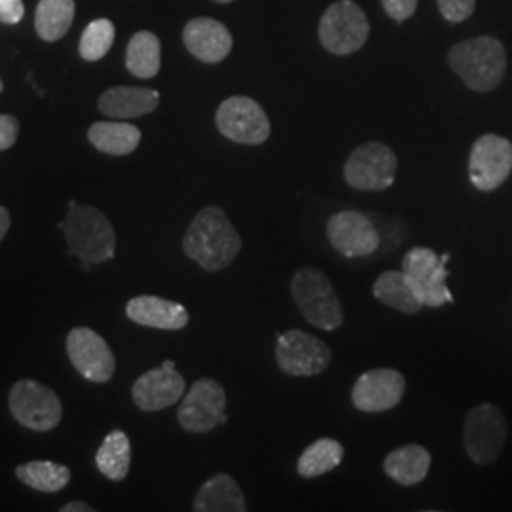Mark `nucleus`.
Listing matches in <instances>:
<instances>
[{
    "label": "nucleus",
    "mask_w": 512,
    "mask_h": 512,
    "mask_svg": "<svg viewBox=\"0 0 512 512\" xmlns=\"http://www.w3.org/2000/svg\"><path fill=\"white\" fill-rule=\"evenodd\" d=\"M184 255L207 272L228 268L241 251V236L219 207H203L183 239Z\"/></svg>",
    "instance_id": "nucleus-1"
},
{
    "label": "nucleus",
    "mask_w": 512,
    "mask_h": 512,
    "mask_svg": "<svg viewBox=\"0 0 512 512\" xmlns=\"http://www.w3.org/2000/svg\"><path fill=\"white\" fill-rule=\"evenodd\" d=\"M448 63L473 92H492L507 71V54L497 38L476 37L456 44Z\"/></svg>",
    "instance_id": "nucleus-2"
},
{
    "label": "nucleus",
    "mask_w": 512,
    "mask_h": 512,
    "mask_svg": "<svg viewBox=\"0 0 512 512\" xmlns=\"http://www.w3.org/2000/svg\"><path fill=\"white\" fill-rule=\"evenodd\" d=\"M69 243V253L82 262L101 264L114 256L116 232L110 220L92 205L69 203V213L61 222Z\"/></svg>",
    "instance_id": "nucleus-3"
},
{
    "label": "nucleus",
    "mask_w": 512,
    "mask_h": 512,
    "mask_svg": "<svg viewBox=\"0 0 512 512\" xmlns=\"http://www.w3.org/2000/svg\"><path fill=\"white\" fill-rule=\"evenodd\" d=\"M291 293L304 319L317 329H340L344 310L329 277L317 268H300L291 281Z\"/></svg>",
    "instance_id": "nucleus-4"
},
{
    "label": "nucleus",
    "mask_w": 512,
    "mask_h": 512,
    "mask_svg": "<svg viewBox=\"0 0 512 512\" xmlns=\"http://www.w3.org/2000/svg\"><path fill=\"white\" fill-rule=\"evenodd\" d=\"M370 35L365 12L353 0H338L323 14L319 40L334 55H349L361 50Z\"/></svg>",
    "instance_id": "nucleus-5"
},
{
    "label": "nucleus",
    "mask_w": 512,
    "mask_h": 512,
    "mask_svg": "<svg viewBox=\"0 0 512 512\" xmlns=\"http://www.w3.org/2000/svg\"><path fill=\"white\" fill-rule=\"evenodd\" d=\"M507 440V420L494 404H478L469 410L463 425L467 456L478 465H490L501 456Z\"/></svg>",
    "instance_id": "nucleus-6"
},
{
    "label": "nucleus",
    "mask_w": 512,
    "mask_h": 512,
    "mask_svg": "<svg viewBox=\"0 0 512 512\" xmlns=\"http://www.w3.org/2000/svg\"><path fill=\"white\" fill-rule=\"evenodd\" d=\"M8 404L14 418L37 433L52 431L63 418V406L54 389L35 380H19L14 384Z\"/></svg>",
    "instance_id": "nucleus-7"
},
{
    "label": "nucleus",
    "mask_w": 512,
    "mask_h": 512,
    "mask_svg": "<svg viewBox=\"0 0 512 512\" xmlns=\"http://www.w3.org/2000/svg\"><path fill=\"white\" fill-rule=\"evenodd\" d=\"M397 154L384 143H366L349 154L344 177L351 188L382 192L397 179Z\"/></svg>",
    "instance_id": "nucleus-8"
},
{
    "label": "nucleus",
    "mask_w": 512,
    "mask_h": 512,
    "mask_svg": "<svg viewBox=\"0 0 512 512\" xmlns=\"http://www.w3.org/2000/svg\"><path fill=\"white\" fill-rule=\"evenodd\" d=\"M220 133L239 145H262L270 137V120L251 97L236 95L226 99L215 116Z\"/></svg>",
    "instance_id": "nucleus-9"
},
{
    "label": "nucleus",
    "mask_w": 512,
    "mask_h": 512,
    "mask_svg": "<svg viewBox=\"0 0 512 512\" xmlns=\"http://www.w3.org/2000/svg\"><path fill=\"white\" fill-rule=\"evenodd\" d=\"M279 368L289 376H317L330 365V348L317 336L304 330H287L279 336L275 346Z\"/></svg>",
    "instance_id": "nucleus-10"
},
{
    "label": "nucleus",
    "mask_w": 512,
    "mask_h": 512,
    "mask_svg": "<svg viewBox=\"0 0 512 512\" xmlns=\"http://www.w3.org/2000/svg\"><path fill=\"white\" fill-rule=\"evenodd\" d=\"M226 391L211 378H202L184 395L177 420L188 433H209L226 423Z\"/></svg>",
    "instance_id": "nucleus-11"
},
{
    "label": "nucleus",
    "mask_w": 512,
    "mask_h": 512,
    "mask_svg": "<svg viewBox=\"0 0 512 512\" xmlns=\"http://www.w3.org/2000/svg\"><path fill=\"white\" fill-rule=\"evenodd\" d=\"M512 143L494 133L482 135L469 156V179L480 192H492L509 179Z\"/></svg>",
    "instance_id": "nucleus-12"
},
{
    "label": "nucleus",
    "mask_w": 512,
    "mask_h": 512,
    "mask_svg": "<svg viewBox=\"0 0 512 512\" xmlns=\"http://www.w3.org/2000/svg\"><path fill=\"white\" fill-rule=\"evenodd\" d=\"M450 255L439 256L427 247H412L403 258V272L410 275L420 287L423 304L427 308H440L454 302V296L446 287Z\"/></svg>",
    "instance_id": "nucleus-13"
},
{
    "label": "nucleus",
    "mask_w": 512,
    "mask_h": 512,
    "mask_svg": "<svg viewBox=\"0 0 512 512\" xmlns=\"http://www.w3.org/2000/svg\"><path fill=\"white\" fill-rule=\"evenodd\" d=\"M67 355L74 368L93 384H107L114 376L116 359L105 338L88 327H76L67 336Z\"/></svg>",
    "instance_id": "nucleus-14"
},
{
    "label": "nucleus",
    "mask_w": 512,
    "mask_h": 512,
    "mask_svg": "<svg viewBox=\"0 0 512 512\" xmlns=\"http://www.w3.org/2000/svg\"><path fill=\"white\" fill-rule=\"evenodd\" d=\"M406 380L399 370L374 368L368 370L351 389V403L366 414H380L403 401Z\"/></svg>",
    "instance_id": "nucleus-15"
},
{
    "label": "nucleus",
    "mask_w": 512,
    "mask_h": 512,
    "mask_svg": "<svg viewBox=\"0 0 512 512\" xmlns=\"http://www.w3.org/2000/svg\"><path fill=\"white\" fill-rule=\"evenodd\" d=\"M330 245L348 258L372 255L380 247V234L372 220L359 211H342L327 222Z\"/></svg>",
    "instance_id": "nucleus-16"
},
{
    "label": "nucleus",
    "mask_w": 512,
    "mask_h": 512,
    "mask_svg": "<svg viewBox=\"0 0 512 512\" xmlns=\"http://www.w3.org/2000/svg\"><path fill=\"white\" fill-rule=\"evenodd\" d=\"M184 378L175 368H152L145 372L131 389L133 401L143 412H160L184 397Z\"/></svg>",
    "instance_id": "nucleus-17"
},
{
    "label": "nucleus",
    "mask_w": 512,
    "mask_h": 512,
    "mask_svg": "<svg viewBox=\"0 0 512 512\" xmlns=\"http://www.w3.org/2000/svg\"><path fill=\"white\" fill-rule=\"evenodd\" d=\"M186 50L203 63H220L232 52V35L213 18L190 19L183 31Z\"/></svg>",
    "instance_id": "nucleus-18"
},
{
    "label": "nucleus",
    "mask_w": 512,
    "mask_h": 512,
    "mask_svg": "<svg viewBox=\"0 0 512 512\" xmlns=\"http://www.w3.org/2000/svg\"><path fill=\"white\" fill-rule=\"evenodd\" d=\"M129 321L150 329L181 330L188 325L190 315L181 304L160 296H135L126 306Z\"/></svg>",
    "instance_id": "nucleus-19"
},
{
    "label": "nucleus",
    "mask_w": 512,
    "mask_h": 512,
    "mask_svg": "<svg viewBox=\"0 0 512 512\" xmlns=\"http://www.w3.org/2000/svg\"><path fill=\"white\" fill-rule=\"evenodd\" d=\"M160 105V93L150 88L116 86L99 97V112L114 120H131L150 114Z\"/></svg>",
    "instance_id": "nucleus-20"
},
{
    "label": "nucleus",
    "mask_w": 512,
    "mask_h": 512,
    "mask_svg": "<svg viewBox=\"0 0 512 512\" xmlns=\"http://www.w3.org/2000/svg\"><path fill=\"white\" fill-rule=\"evenodd\" d=\"M372 291L382 304L408 315L425 308L418 283L404 272H385L376 279Z\"/></svg>",
    "instance_id": "nucleus-21"
},
{
    "label": "nucleus",
    "mask_w": 512,
    "mask_h": 512,
    "mask_svg": "<svg viewBox=\"0 0 512 512\" xmlns=\"http://www.w3.org/2000/svg\"><path fill=\"white\" fill-rule=\"evenodd\" d=\"M431 454L421 444H406L384 459L385 475L404 488L416 486L429 473Z\"/></svg>",
    "instance_id": "nucleus-22"
},
{
    "label": "nucleus",
    "mask_w": 512,
    "mask_h": 512,
    "mask_svg": "<svg viewBox=\"0 0 512 512\" xmlns=\"http://www.w3.org/2000/svg\"><path fill=\"white\" fill-rule=\"evenodd\" d=\"M196 512H245L247 503L238 482L230 475L209 478L194 499Z\"/></svg>",
    "instance_id": "nucleus-23"
},
{
    "label": "nucleus",
    "mask_w": 512,
    "mask_h": 512,
    "mask_svg": "<svg viewBox=\"0 0 512 512\" xmlns=\"http://www.w3.org/2000/svg\"><path fill=\"white\" fill-rule=\"evenodd\" d=\"M93 147L109 156H128L141 143V131L126 122H95L88 129Z\"/></svg>",
    "instance_id": "nucleus-24"
},
{
    "label": "nucleus",
    "mask_w": 512,
    "mask_h": 512,
    "mask_svg": "<svg viewBox=\"0 0 512 512\" xmlns=\"http://www.w3.org/2000/svg\"><path fill=\"white\" fill-rule=\"evenodd\" d=\"M126 67L137 78H154L162 67L160 38L150 31H139L129 40Z\"/></svg>",
    "instance_id": "nucleus-25"
},
{
    "label": "nucleus",
    "mask_w": 512,
    "mask_h": 512,
    "mask_svg": "<svg viewBox=\"0 0 512 512\" xmlns=\"http://www.w3.org/2000/svg\"><path fill=\"white\" fill-rule=\"evenodd\" d=\"M74 12V0H40L35 14L38 37L46 42L61 40L73 25Z\"/></svg>",
    "instance_id": "nucleus-26"
},
{
    "label": "nucleus",
    "mask_w": 512,
    "mask_h": 512,
    "mask_svg": "<svg viewBox=\"0 0 512 512\" xmlns=\"http://www.w3.org/2000/svg\"><path fill=\"white\" fill-rule=\"evenodd\" d=\"M16 476L37 492L54 494L71 482V469L54 461H29L19 465Z\"/></svg>",
    "instance_id": "nucleus-27"
},
{
    "label": "nucleus",
    "mask_w": 512,
    "mask_h": 512,
    "mask_svg": "<svg viewBox=\"0 0 512 512\" xmlns=\"http://www.w3.org/2000/svg\"><path fill=\"white\" fill-rule=\"evenodd\" d=\"M97 469L110 480H124L131 467V444L124 431H112L95 456Z\"/></svg>",
    "instance_id": "nucleus-28"
},
{
    "label": "nucleus",
    "mask_w": 512,
    "mask_h": 512,
    "mask_svg": "<svg viewBox=\"0 0 512 512\" xmlns=\"http://www.w3.org/2000/svg\"><path fill=\"white\" fill-rule=\"evenodd\" d=\"M344 459V448L338 440L319 439L310 444L298 459V475L304 478L327 475Z\"/></svg>",
    "instance_id": "nucleus-29"
},
{
    "label": "nucleus",
    "mask_w": 512,
    "mask_h": 512,
    "mask_svg": "<svg viewBox=\"0 0 512 512\" xmlns=\"http://www.w3.org/2000/svg\"><path fill=\"white\" fill-rule=\"evenodd\" d=\"M116 37L114 23L110 19H95L92 21L80 38V57L84 61H99L109 54Z\"/></svg>",
    "instance_id": "nucleus-30"
},
{
    "label": "nucleus",
    "mask_w": 512,
    "mask_h": 512,
    "mask_svg": "<svg viewBox=\"0 0 512 512\" xmlns=\"http://www.w3.org/2000/svg\"><path fill=\"white\" fill-rule=\"evenodd\" d=\"M440 14L452 23H461L475 12L476 0H437Z\"/></svg>",
    "instance_id": "nucleus-31"
},
{
    "label": "nucleus",
    "mask_w": 512,
    "mask_h": 512,
    "mask_svg": "<svg viewBox=\"0 0 512 512\" xmlns=\"http://www.w3.org/2000/svg\"><path fill=\"white\" fill-rule=\"evenodd\" d=\"M19 122L12 114H0V152L14 147L18 141Z\"/></svg>",
    "instance_id": "nucleus-32"
},
{
    "label": "nucleus",
    "mask_w": 512,
    "mask_h": 512,
    "mask_svg": "<svg viewBox=\"0 0 512 512\" xmlns=\"http://www.w3.org/2000/svg\"><path fill=\"white\" fill-rule=\"evenodd\" d=\"M382 6L389 18L401 23L414 16L418 8V0H382Z\"/></svg>",
    "instance_id": "nucleus-33"
},
{
    "label": "nucleus",
    "mask_w": 512,
    "mask_h": 512,
    "mask_svg": "<svg viewBox=\"0 0 512 512\" xmlns=\"http://www.w3.org/2000/svg\"><path fill=\"white\" fill-rule=\"evenodd\" d=\"M25 16L23 0H0V21L6 25H18Z\"/></svg>",
    "instance_id": "nucleus-34"
},
{
    "label": "nucleus",
    "mask_w": 512,
    "mask_h": 512,
    "mask_svg": "<svg viewBox=\"0 0 512 512\" xmlns=\"http://www.w3.org/2000/svg\"><path fill=\"white\" fill-rule=\"evenodd\" d=\"M10 224H12V219H10V213H8V209H6V207H0V241H2L4 236L8 234V230H10Z\"/></svg>",
    "instance_id": "nucleus-35"
},
{
    "label": "nucleus",
    "mask_w": 512,
    "mask_h": 512,
    "mask_svg": "<svg viewBox=\"0 0 512 512\" xmlns=\"http://www.w3.org/2000/svg\"><path fill=\"white\" fill-rule=\"evenodd\" d=\"M61 512H93V507H90L88 503H84V501H74V503H69V505H65Z\"/></svg>",
    "instance_id": "nucleus-36"
},
{
    "label": "nucleus",
    "mask_w": 512,
    "mask_h": 512,
    "mask_svg": "<svg viewBox=\"0 0 512 512\" xmlns=\"http://www.w3.org/2000/svg\"><path fill=\"white\" fill-rule=\"evenodd\" d=\"M164 366H167V368H175V363H173V361H165Z\"/></svg>",
    "instance_id": "nucleus-37"
},
{
    "label": "nucleus",
    "mask_w": 512,
    "mask_h": 512,
    "mask_svg": "<svg viewBox=\"0 0 512 512\" xmlns=\"http://www.w3.org/2000/svg\"><path fill=\"white\" fill-rule=\"evenodd\" d=\"M215 2H220V4H228V2H234V0H215Z\"/></svg>",
    "instance_id": "nucleus-38"
},
{
    "label": "nucleus",
    "mask_w": 512,
    "mask_h": 512,
    "mask_svg": "<svg viewBox=\"0 0 512 512\" xmlns=\"http://www.w3.org/2000/svg\"><path fill=\"white\" fill-rule=\"evenodd\" d=\"M2 88H4V86H2V80H0V93H2Z\"/></svg>",
    "instance_id": "nucleus-39"
}]
</instances>
